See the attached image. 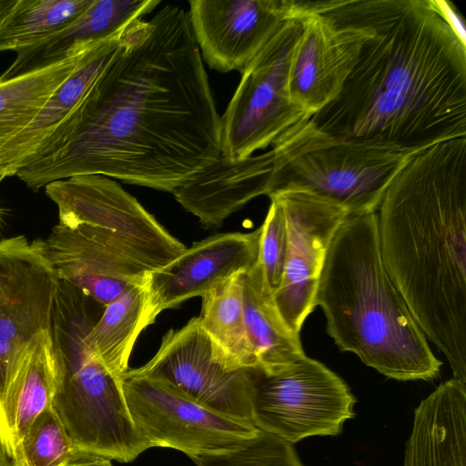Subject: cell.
I'll use <instances>...</instances> for the list:
<instances>
[{
	"label": "cell",
	"mask_w": 466,
	"mask_h": 466,
	"mask_svg": "<svg viewBox=\"0 0 466 466\" xmlns=\"http://www.w3.org/2000/svg\"><path fill=\"white\" fill-rule=\"evenodd\" d=\"M104 309L60 280L51 324L57 364L53 408L78 451L130 462L152 447L130 417L122 380L109 373L86 344Z\"/></svg>",
	"instance_id": "5"
},
{
	"label": "cell",
	"mask_w": 466,
	"mask_h": 466,
	"mask_svg": "<svg viewBox=\"0 0 466 466\" xmlns=\"http://www.w3.org/2000/svg\"><path fill=\"white\" fill-rule=\"evenodd\" d=\"M431 3L461 43L466 46L465 22L456 5L448 0H431Z\"/></svg>",
	"instance_id": "30"
},
{
	"label": "cell",
	"mask_w": 466,
	"mask_h": 466,
	"mask_svg": "<svg viewBox=\"0 0 466 466\" xmlns=\"http://www.w3.org/2000/svg\"><path fill=\"white\" fill-rule=\"evenodd\" d=\"M60 225H90L110 231L125 251L148 270L157 269L187 247L111 177L81 175L45 187Z\"/></svg>",
	"instance_id": "10"
},
{
	"label": "cell",
	"mask_w": 466,
	"mask_h": 466,
	"mask_svg": "<svg viewBox=\"0 0 466 466\" xmlns=\"http://www.w3.org/2000/svg\"><path fill=\"white\" fill-rule=\"evenodd\" d=\"M57 277L106 306L150 271L132 258L108 230L78 225L55 226L44 240Z\"/></svg>",
	"instance_id": "17"
},
{
	"label": "cell",
	"mask_w": 466,
	"mask_h": 466,
	"mask_svg": "<svg viewBox=\"0 0 466 466\" xmlns=\"http://www.w3.org/2000/svg\"><path fill=\"white\" fill-rule=\"evenodd\" d=\"M220 157L221 116L187 12L167 5L132 23L59 138L16 177L35 191L102 175L173 193Z\"/></svg>",
	"instance_id": "1"
},
{
	"label": "cell",
	"mask_w": 466,
	"mask_h": 466,
	"mask_svg": "<svg viewBox=\"0 0 466 466\" xmlns=\"http://www.w3.org/2000/svg\"><path fill=\"white\" fill-rule=\"evenodd\" d=\"M190 27L202 60L219 73L240 74L284 24L294 0H190Z\"/></svg>",
	"instance_id": "15"
},
{
	"label": "cell",
	"mask_w": 466,
	"mask_h": 466,
	"mask_svg": "<svg viewBox=\"0 0 466 466\" xmlns=\"http://www.w3.org/2000/svg\"><path fill=\"white\" fill-rule=\"evenodd\" d=\"M376 215L388 275L452 378L466 384V137L417 153Z\"/></svg>",
	"instance_id": "3"
},
{
	"label": "cell",
	"mask_w": 466,
	"mask_h": 466,
	"mask_svg": "<svg viewBox=\"0 0 466 466\" xmlns=\"http://www.w3.org/2000/svg\"><path fill=\"white\" fill-rule=\"evenodd\" d=\"M261 226L250 232L218 233L194 242L167 265L148 271L150 324L164 310L202 297L231 276L247 272L258 258Z\"/></svg>",
	"instance_id": "16"
},
{
	"label": "cell",
	"mask_w": 466,
	"mask_h": 466,
	"mask_svg": "<svg viewBox=\"0 0 466 466\" xmlns=\"http://www.w3.org/2000/svg\"><path fill=\"white\" fill-rule=\"evenodd\" d=\"M300 32L289 70L291 100L311 116L340 93L372 29L333 0H294Z\"/></svg>",
	"instance_id": "9"
},
{
	"label": "cell",
	"mask_w": 466,
	"mask_h": 466,
	"mask_svg": "<svg viewBox=\"0 0 466 466\" xmlns=\"http://www.w3.org/2000/svg\"><path fill=\"white\" fill-rule=\"evenodd\" d=\"M150 324L146 279L126 289L105 306L86 344L114 377L123 380L139 334Z\"/></svg>",
	"instance_id": "22"
},
{
	"label": "cell",
	"mask_w": 466,
	"mask_h": 466,
	"mask_svg": "<svg viewBox=\"0 0 466 466\" xmlns=\"http://www.w3.org/2000/svg\"><path fill=\"white\" fill-rule=\"evenodd\" d=\"M79 451L53 406L33 421L11 461L12 466H64Z\"/></svg>",
	"instance_id": "27"
},
{
	"label": "cell",
	"mask_w": 466,
	"mask_h": 466,
	"mask_svg": "<svg viewBox=\"0 0 466 466\" xmlns=\"http://www.w3.org/2000/svg\"><path fill=\"white\" fill-rule=\"evenodd\" d=\"M16 0H0V24L12 10Z\"/></svg>",
	"instance_id": "32"
},
{
	"label": "cell",
	"mask_w": 466,
	"mask_h": 466,
	"mask_svg": "<svg viewBox=\"0 0 466 466\" xmlns=\"http://www.w3.org/2000/svg\"><path fill=\"white\" fill-rule=\"evenodd\" d=\"M132 23L87 50L30 124L0 149V178L16 176L59 138L126 44Z\"/></svg>",
	"instance_id": "18"
},
{
	"label": "cell",
	"mask_w": 466,
	"mask_h": 466,
	"mask_svg": "<svg viewBox=\"0 0 466 466\" xmlns=\"http://www.w3.org/2000/svg\"><path fill=\"white\" fill-rule=\"evenodd\" d=\"M192 460L197 466H302L292 444L260 430L236 450Z\"/></svg>",
	"instance_id": "28"
},
{
	"label": "cell",
	"mask_w": 466,
	"mask_h": 466,
	"mask_svg": "<svg viewBox=\"0 0 466 466\" xmlns=\"http://www.w3.org/2000/svg\"><path fill=\"white\" fill-rule=\"evenodd\" d=\"M268 152L266 196L302 187L350 216L376 212L393 178L420 151L331 134L308 117L284 131Z\"/></svg>",
	"instance_id": "6"
},
{
	"label": "cell",
	"mask_w": 466,
	"mask_h": 466,
	"mask_svg": "<svg viewBox=\"0 0 466 466\" xmlns=\"http://www.w3.org/2000/svg\"><path fill=\"white\" fill-rule=\"evenodd\" d=\"M0 466H12L11 460L0 444Z\"/></svg>",
	"instance_id": "33"
},
{
	"label": "cell",
	"mask_w": 466,
	"mask_h": 466,
	"mask_svg": "<svg viewBox=\"0 0 466 466\" xmlns=\"http://www.w3.org/2000/svg\"><path fill=\"white\" fill-rule=\"evenodd\" d=\"M122 388L130 417L151 447L172 448L192 459L236 450L258 431L158 380L126 373Z\"/></svg>",
	"instance_id": "11"
},
{
	"label": "cell",
	"mask_w": 466,
	"mask_h": 466,
	"mask_svg": "<svg viewBox=\"0 0 466 466\" xmlns=\"http://www.w3.org/2000/svg\"><path fill=\"white\" fill-rule=\"evenodd\" d=\"M247 372L254 426L290 444L335 436L354 415L356 400L345 381L307 355Z\"/></svg>",
	"instance_id": "7"
},
{
	"label": "cell",
	"mask_w": 466,
	"mask_h": 466,
	"mask_svg": "<svg viewBox=\"0 0 466 466\" xmlns=\"http://www.w3.org/2000/svg\"><path fill=\"white\" fill-rule=\"evenodd\" d=\"M270 205L261 225L258 263L265 286L273 294L279 289L283 278L288 233L283 208L275 196H269Z\"/></svg>",
	"instance_id": "29"
},
{
	"label": "cell",
	"mask_w": 466,
	"mask_h": 466,
	"mask_svg": "<svg viewBox=\"0 0 466 466\" xmlns=\"http://www.w3.org/2000/svg\"><path fill=\"white\" fill-rule=\"evenodd\" d=\"M342 351L397 380H429L441 366L382 262L376 212L348 216L329 247L314 298Z\"/></svg>",
	"instance_id": "4"
},
{
	"label": "cell",
	"mask_w": 466,
	"mask_h": 466,
	"mask_svg": "<svg viewBox=\"0 0 466 466\" xmlns=\"http://www.w3.org/2000/svg\"><path fill=\"white\" fill-rule=\"evenodd\" d=\"M127 373L164 381L214 411L253 424L247 369L223 366L198 317L168 330L156 354Z\"/></svg>",
	"instance_id": "14"
},
{
	"label": "cell",
	"mask_w": 466,
	"mask_h": 466,
	"mask_svg": "<svg viewBox=\"0 0 466 466\" xmlns=\"http://www.w3.org/2000/svg\"><path fill=\"white\" fill-rule=\"evenodd\" d=\"M300 25L287 21L241 73L221 116V157L238 161L263 150L288 128L311 117L289 92L290 56Z\"/></svg>",
	"instance_id": "8"
},
{
	"label": "cell",
	"mask_w": 466,
	"mask_h": 466,
	"mask_svg": "<svg viewBox=\"0 0 466 466\" xmlns=\"http://www.w3.org/2000/svg\"><path fill=\"white\" fill-rule=\"evenodd\" d=\"M94 0H16L0 24V52L32 47L79 16Z\"/></svg>",
	"instance_id": "26"
},
{
	"label": "cell",
	"mask_w": 466,
	"mask_h": 466,
	"mask_svg": "<svg viewBox=\"0 0 466 466\" xmlns=\"http://www.w3.org/2000/svg\"><path fill=\"white\" fill-rule=\"evenodd\" d=\"M269 196L283 208L288 233L283 278L272 301L287 329L299 336L316 308L314 298L330 242L350 215L339 204L302 187L289 185Z\"/></svg>",
	"instance_id": "12"
},
{
	"label": "cell",
	"mask_w": 466,
	"mask_h": 466,
	"mask_svg": "<svg viewBox=\"0 0 466 466\" xmlns=\"http://www.w3.org/2000/svg\"><path fill=\"white\" fill-rule=\"evenodd\" d=\"M243 273L231 276L201 297L198 316L201 327L211 339L220 362L228 370L257 365L244 321Z\"/></svg>",
	"instance_id": "24"
},
{
	"label": "cell",
	"mask_w": 466,
	"mask_h": 466,
	"mask_svg": "<svg viewBox=\"0 0 466 466\" xmlns=\"http://www.w3.org/2000/svg\"><path fill=\"white\" fill-rule=\"evenodd\" d=\"M56 374L52 335L44 330L20 351L0 399V444L11 461L33 421L53 406Z\"/></svg>",
	"instance_id": "19"
},
{
	"label": "cell",
	"mask_w": 466,
	"mask_h": 466,
	"mask_svg": "<svg viewBox=\"0 0 466 466\" xmlns=\"http://www.w3.org/2000/svg\"><path fill=\"white\" fill-rule=\"evenodd\" d=\"M96 44L47 67L9 79L0 78V149L30 124Z\"/></svg>",
	"instance_id": "25"
},
{
	"label": "cell",
	"mask_w": 466,
	"mask_h": 466,
	"mask_svg": "<svg viewBox=\"0 0 466 466\" xmlns=\"http://www.w3.org/2000/svg\"><path fill=\"white\" fill-rule=\"evenodd\" d=\"M1 219V218H0Z\"/></svg>",
	"instance_id": "34"
},
{
	"label": "cell",
	"mask_w": 466,
	"mask_h": 466,
	"mask_svg": "<svg viewBox=\"0 0 466 466\" xmlns=\"http://www.w3.org/2000/svg\"><path fill=\"white\" fill-rule=\"evenodd\" d=\"M242 299L245 327L257 365L270 368L306 355L299 336L292 334L280 319L258 260L242 274Z\"/></svg>",
	"instance_id": "23"
},
{
	"label": "cell",
	"mask_w": 466,
	"mask_h": 466,
	"mask_svg": "<svg viewBox=\"0 0 466 466\" xmlns=\"http://www.w3.org/2000/svg\"><path fill=\"white\" fill-rule=\"evenodd\" d=\"M403 466H466V384L452 378L420 401Z\"/></svg>",
	"instance_id": "20"
},
{
	"label": "cell",
	"mask_w": 466,
	"mask_h": 466,
	"mask_svg": "<svg viewBox=\"0 0 466 466\" xmlns=\"http://www.w3.org/2000/svg\"><path fill=\"white\" fill-rule=\"evenodd\" d=\"M159 0H94L63 30L16 53L0 76L9 79L59 63L72 55L117 34L135 20L152 12Z\"/></svg>",
	"instance_id": "21"
},
{
	"label": "cell",
	"mask_w": 466,
	"mask_h": 466,
	"mask_svg": "<svg viewBox=\"0 0 466 466\" xmlns=\"http://www.w3.org/2000/svg\"><path fill=\"white\" fill-rule=\"evenodd\" d=\"M59 282L44 240L19 235L0 241V399L25 345L51 332Z\"/></svg>",
	"instance_id": "13"
},
{
	"label": "cell",
	"mask_w": 466,
	"mask_h": 466,
	"mask_svg": "<svg viewBox=\"0 0 466 466\" xmlns=\"http://www.w3.org/2000/svg\"><path fill=\"white\" fill-rule=\"evenodd\" d=\"M64 466H113L111 460L105 457L78 451L66 464Z\"/></svg>",
	"instance_id": "31"
},
{
	"label": "cell",
	"mask_w": 466,
	"mask_h": 466,
	"mask_svg": "<svg viewBox=\"0 0 466 466\" xmlns=\"http://www.w3.org/2000/svg\"><path fill=\"white\" fill-rule=\"evenodd\" d=\"M372 29L323 131L417 151L466 137V46L431 0H333Z\"/></svg>",
	"instance_id": "2"
}]
</instances>
